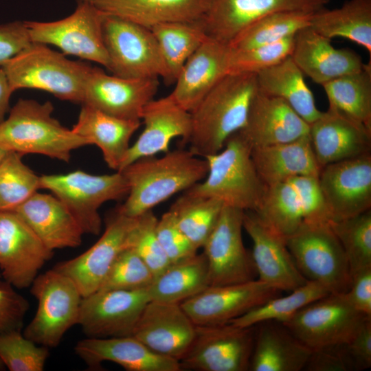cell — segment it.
<instances>
[{
    "mask_svg": "<svg viewBox=\"0 0 371 371\" xmlns=\"http://www.w3.org/2000/svg\"><path fill=\"white\" fill-rule=\"evenodd\" d=\"M14 211L52 251L76 248L82 243V229L53 194L36 192Z\"/></svg>",
    "mask_w": 371,
    "mask_h": 371,
    "instance_id": "obj_30",
    "label": "cell"
},
{
    "mask_svg": "<svg viewBox=\"0 0 371 371\" xmlns=\"http://www.w3.org/2000/svg\"><path fill=\"white\" fill-rule=\"evenodd\" d=\"M328 108L371 128V61L359 71L322 85Z\"/></svg>",
    "mask_w": 371,
    "mask_h": 371,
    "instance_id": "obj_39",
    "label": "cell"
},
{
    "mask_svg": "<svg viewBox=\"0 0 371 371\" xmlns=\"http://www.w3.org/2000/svg\"><path fill=\"white\" fill-rule=\"evenodd\" d=\"M1 68L13 92L20 89H36L63 100L82 104L91 66L71 60L47 45L33 42Z\"/></svg>",
    "mask_w": 371,
    "mask_h": 371,
    "instance_id": "obj_5",
    "label": "cell"
},
{
    "mask_svg": "<svg viewBox=\"0 0 371 371\" xmlns=\"http://www.w3.org/2000/svg\"><path fill=\"white\" fill-rule=\"evenodd\" d=\"M353 368L361 370L371 366V317L367 318L352 339L345 344Z\"/></svg>",
    "mask_w": 371,
    "mask_h": 371,
    "instance_id": "obj_53",
    "label": "cell"
},
{
    "mask_svg": "<svg viewBox=\"0 0 371 371\" xmlns=\"http://www.w3.org/2000/svg\"><path fill=\"white\" fill-rule=\"evenodd\" d=\"M162 56L166 84H174L183 65L208 37L201 19L161 23L150 28Z\"/></svg>",
    "mask_w": 371,
    "mask_h": 371,
    "instance_id": "obj_38",
    "label": "cell"
},
{
    "mask_svg": "<svg viewBox=\"0 0 371 371\" xmlns=\"http://www.w3.org/2000/svg\"><path fill=\"white\" fill-rule=\"evenodd\" d=\"M310 27L330 40L347 38L371 57V0H348L339 8H324L313 14Z\"/></svg>",
    "mask_w": 371,
    "mask_h": 371,
    "instance_id": "obj_37",
    "label": "cell"
},
{
    "mask_svg": "<svg viewBox=\"0 0 371 371\" xmlns=\"http://www.w3.org/2000/svg\"><path fill=\"white\" fill-rule=\"evenodd\" d=\"M317 181L330 221L370 210L371 153L324 166Z\"/></svg>",
    "mask_w": 371,
    "mask_h": 371,
    "instance_id": "obj_18",
    "label": "cell"
},
{
    "mask_svg": "<svg viewBox=\"0 0 371 371\" xmlns=\"http://www.w3.org/2000/svg\"><path fill=\"white\" fill-rule=\"evenodd\" d=\"M159 86L158 78H124L91 67L82 104L121 119L141 120L145 106L155 98Z\"/></svg>",
    "mask_w": 371,
    "mask_h": 371,
    "instance_id": "obj_21",
    "label": "cell"
},
{
    "mask_svg": "<svg viewBox=\"0 0 371 371\" xmlns=\"http://www.w3.org/2000/svg\"><path fill=\"white\" fill-rule=\"evenodd\" d=\"M32 43L25 21L0 24V68Z\"/></svg>",
    "mask_w": 371,
    "mask_h": 371,
    "instance_id": "obj_51",
    "label": "cell"
},
{
    "mask_svg": "<svg viewBox=\"0 0 371 371\" xmlns=\"http://www.w3.org/2000/svg\"><path fill=\"white\" fill-rule=\"evenodd\" d=\"M330 0H209L201 19L207 36L229 45L240 32L269 14L300 10L317 12Z\"/></svg>",
    "mask_w": 371,
    "mask_h": 371,
    "instance_id": "obj_20",
    "label": "cell"
},
{
    "mask_svg": "<svg viewBox=\"0 0 371 371\" xmlns=\"http://www.w3.org/2000/svg\"><path fill=\"white\" fill-rule=\"evenodd\" d=\"M291 57L304 75L322 86L359 71L365 65L357 53L347 48H335L330 39L310 26L295 34Z\"/></svg>",
    "mask_w": 371,
    "mask_h": 371,
    "instance_id": "obj_29",
    "label": "cell"
},
{
    "mask_svg": "<svg viewBox=\"0 0 371 371\" xmlns=\"http://www.w3.org/2000/svg\"><path fill=\"white\" fill-rule=\"evenodd\" d=\"M157 219L153 210L137 216L127 243L128 247L133 249L144 260L154 277L170 265L157 236Z\"/></svg>",
    "mask_w": 371,
    "mask_h": 371,
    "instance_id": "obj_47",
    "label": "cell"
},
{
    "mask_svg": "<svg viewBox=\"0 0 371 371\" xmlns=\"http://www.w3.org/2000/svg\"><path fill=\"white\" fill-rule=\"evenodd\" d=\"M313 14L292 10L269 14L247 27L229 45L235 49H248L294 36L310 26Z\"/></svg>",
    "mask_w": 371,
    "mask_h": 371,
    "instance_id": "obj_40",
    "label": "cell"
},
{
    "mask_svg": "<svg viewBox=\"0 0 371 371\" xmlns=\"http://www.w3.org/2000/svg\"><path fill=\"white\" fill-rule=\"evenodd\" d=\"M329 293L322 284L307 280L289 295L274 297L229 323L238 327H250L267 321L283 323L305 306Z\"/></svg>",
    "mask_w": 371,
    "mask_h": 371,
    "instance_id": "obj_42",
    "label": "cell"
},
{
    "mask_svg": "<svg viewBox=\"0 0 371 371\" xmlns=\"http://www.w3.org/2000/svg\"><path fill=\"white\" fill-rule=\"evenodd\" d=\"M8 153V151L5 150L3 147L0 146V163L4 159Z\"/></svg>",
    "mask_w": 371,
    "mask_h": 371,
    "instance_id": "obj_56",
    "label": "cell"
},
{
    "mask_svg": "<svg viewBox=\"0 0 371 371\" xmlns=\"http://www.w3.org/2000/svg\"><path fill=\"white\" fill-rule=\"evenodd\" d=\"M53 254L14 211L0 210V271L3 281L17 289L30 287Z\"/></svg>",
    "mask_w": 371,
    "mask_h": 371,
    "instance_id": "obj_17",
    "label": "cell"
},
{
    "mask_svg": "<svg viewBox=\"0 0 371 371\" xmlns=\"http://www.w3.org/2000/svg\"><path fill=\"white\" fill-rule=\"evenodd\" d=\"M257 91L255 74L223 76L190 112L188 150L203 158L220 151L227 139L245 126Z\"/></svg>",
    "mask_w": 371,
    "mask_h": 371,
    "instance_id": "obj_1",
    "label": "cell"
},
{
    "mask_svg": "<svg viewBox=\"0 0 371 371\" xmlns=\"http://www.w3.org/2000/svg\"><path fill=\"white\" fill-rule=\"evenodd\" d=\"M243 229L249 236L258 280L280 291H291L307 280L298 270L285 238L266 225L254 211H245Z\"/></svg>",
    "mask_w": 371,
    "mask_h": 371,
    "instance_id": "obj_22",
    "label": "cell"
},
{
    "mask_svg": "<svg viewBox=\"0 0 371 371\" xmlns=\"http://www.w3.org/2000/svg\"><path fill=\"white\" fill-rule=\"evenodd\" d=\"M344 295L355 310L371 317V267L352 276L350 288Z\"/></svg>",
    "mask_w": 371,
    "mask_h": 371,
    "instance_id": "obj_54",
    "label": "cell"
},
{
    "mask_svg": "<svg viewBox=\"0 0 371 371\" xmlns=\"http://www.w3.org/2000/svg\"><path fill=\"white\" fill-rule=\"evenodd\" d=\"M22 156L8 152L0 163V210L14 211L41 189L40 176L23 163Z\"/></svg>",
    "mask_w": 371,
    "mask_h": 371,
    "instance_id": "obj_44",
    "label": "cell"
},
{
    "mask_svg": "<svg viewBox=\"0 0 371 371\" xmlns=\"http://www.w3.org/2000/svg\"><path fill=\"white\" fill-rule=\"evenodd\" d=\"M150 300L146 289L99 290L82 298L78 324L86 337L131 336Z\"/></svg>",
    "mask_w": 371,
    "mask_h": 371,
    "instance_id": "obj_16",
    "label": "cell"
},
{
    "mask_svg": "<svg viewBox=\"0 0 371 371\" xmlns=\"http://www.w3.org/2000/svg\"><path fill=\"white\" fill-rule=\"evenodd\" d=\"M5 368L4 364L3 363L2 361L0 359V370H3Z\"/></svg>",
    "mask_w": 371,
    "mask_h": 371,
    "instance_id": "obj_57",
    "label": "cell"
},
{
    "mask_svg": "<svg viewBox=\"0 0 371 371\" xmlns=\"http://www.w3.org/2000/svg\"><path fill=\"white\" fill-rule=\"evenodd\" d=\"M251 155L266 186L297 176L318 177L321 170L309 135L290 142L253 148Z\"/></svg>",
    "mask_w": 371,
    "mask_h": 371,
    "instance_id": "obj_34",
    "label": "cell"
},
{
    "mask_svg": "<svg viewBox=\"0 0 371 371\" xmlns=\"http://www.w3.org/2000/svg\"><path fill=\"white\" fill-rule=\"evenodd\" d=\"M29 308L27 300L3 280L0 284V332L21 330Z\"/></svg>",
    "mask_w": 371,
    "mask_h": 371,
    "instance_id": "obj_50",
    "label": "cell"
},
{
    "mask_svg": "<svg viewBox=\"0 0 371 371\" xmlns=\"http://www.w3.org/2000/svg\"><path fill=\"white\" fill-rule=\"evenodd\" d=\"M249 370L300 371L305 368L312 350L282 324H257Z\"/></svg>",
    "mask_w": 371,
    "mask_h": 371,
    "instance_id": "obj_32",
    "label": "cell"
},
{
    "mask_svg": "<svg viewBox=\"0 0 371 371\" xmlns=\"http://www.w3.org/2000/svg\"><path fill=\"white\" fill-rule=\"evenodd\" d=\"M141 120L121 119L82 104L78 120L71 128L101 150L107 166L119 171L130 148V140Z\"/></svg>",
    "mask_w": 371,
    "mask_h": 371,
    "instance_id": "obj_31",
    "label": "cell"
},
{
    "mask_svg": "<svg viewBox=\"0 0 371 371\" xmlns=\"http://www.w3.org/2000/svg\"><path fill=\"white\" fill-rule=\"evenodd\" d=\"M12 90L3 69L0 68V124L5 120V115L9 110L10 99Z\"/></svg>",
    "mask_w": 371,
    "mask_h": 371,
    "instance_id": "obj_55",
    "label": "cell"
},
{
    "mask_svg": "<svg viewBox=\"0 0 371 371\" xmlns=\"http://www.w3.org/2000/svg\"><path fill=\"white\" fill-rule=\"evenodd\" d=\"M49 356L48 348L27 338L21 330L0 332V359L10 371H43Z\"/></svg>",
    "mask_w": 371,
    "mask_h": 371,
    "instance_id": "obj_45",
    "label": "cell"
},
{
    "mask_svg": "<svg viewBox=\"0 0 371 371\" xmlns=\"http://www.w3.org/2000/svg\"><path fill=\"white\" fill-rule=\"evenodd\" d=\"M196 325L181 304L150 300L133 336L161 355L179 361L190 346Z\"/></svg>",
    "mask_w": 371,
    "mask_h": 371,
    "instance_id": "obj_23",
    "label": "cell"
},
{
    "mask_svg": "<svg viewBox=\"0 0 371 371\" xmlns=\"http://www.w3.org/2000/svg\"><path fill=\"white\" fill-rule=\"evenodd\" d=\"M210 286L209 270L203 253L171 263L155 276L146 288L150 300L177 303L198 295Z\"/></svg>",
    "mask_w": 371,
    "mask_h": 371,
    "instance_id": "obj_36",
    "label": "cell"
},
{
    "mask_svg": "<svg viewBox=\"0 0 371 371\" xmlns=\"http://www.w3.org/2000/svg\"><path fill=\"white\" fill-rule=\"evenodd\" d=\"M30 287L38 306L23 334L38 345L56 348L78 324L83 297L72 280L54 268L38 275Z\"/></svg>",
    "mask_w": 371,
    "mask_h": 371,
    "instance_id": "obj_8",
    "label": "cell"
},
{
    "mask_svg": "<svg viewBox=\"0 0 371 371\" xmlns=\"http://www.w3.org/2000/svg\"><path fill=\"white\" fill-rule=\"evenodd\" d=\"M294 42L295 36L248 49H235L230 47L228 74H256L272 67L291 56Z\"/></svg>",
    "mask_w": 371,
    "mask_h": 371,
    "instance_id": "obj_48",
    "label": "cell"
},
{
    "mask_svg": "<svg viewBox=\"0 0 371 371\" xmlns=\"http://www.w3.org/2000/svg\"><path fill=\"white\" fill-rule=\"evenodd\" d=\"M104 13L90 3L77 0L69 16L50 22L25 21L34 43L58 47L65 55H73L107 68L102 23Z\"/></svg>",
    "mask_w": 371,
    "mask_h": 371,
    "instance_id": "obj_12",
    "label": "cell"
},
{
    "mask_svg": "<svg viewBox=\"0 0 371 371\" xmlns=\"http://www.w3.org/2000/svg\"><path fill=\"white\" fill-rule=\"evenodd\" d=\"M305 368L309 371H347L354 370L345 344L312 350Z\"/></svg>",
    "mask_w": 371,
    "mask_h": 371,
    "instance_id": "obj_52",
    "label": "cell"
},
{
    "mask_svg": "<svg viewBox=\"0 0 371 371\" xmlns=\"http://www.w3.org/2000/svg\"><path fill=\"white\" fill-rule=\"evenodd\" d=\"M2 282V281L0 280V284Z\"/></svg>",
    "mask_w": 371,
    "mask_h": 371,
    "instance_id": "obj_58",
    "label": "cell"
},
{
    "mask_svg": "<svg viewBox=\"0 0 371 371\" xmlns=\"http://www.w3.org/2000/svg\"><path fill=\"white\" fill-rule=\"evenodd\" d=\"M153 278L144 260L127 247L118 254L98 291L146 289Z\"/></svg>",
    "mask_w": 371,
    "mask_h": 371,
    "instance_id": "obj_46",
    "label": "cell"
},
{
    "mask_svg": "<svg viewBox=\"0 0 371 371\" xmlns=\"http://www.w3.org/2000/svg\"><path fill=\"white\" fill-rule=\"evenodd\" d=\"M230 53L229 45L207 37L183 65L170 95L190 112L228 74Z\"/></svg>",
    "mask_w": 371,
    "mask_h": 371,
    "instance_id": "obj_28",
    "label": "cell"
},
{
    "mask_svg": "<svg viewBox=\"0 0 371 371\" xmlns=\"http://www.w3.org/2000/svg\"><path fill=\"white\" fill-rule=\"evenodd\" d=\"M102 33L112 74L124 78L166 76V67L151 30L104 14Z\"/></svg>",
    "mask_w": 371,
    "mask_h": 371,
    "instance_id": "obj_9",
    "label": "cell"
},
{
    "mask_svg": "<svg viewBox=\"0 0 371 371\" xmlns=\"http://www.w3.org/2000/svg\"><path fill=\"white\" fill-rule=\"evenodd\" d=\"M238 132L251 149L290 142L308 135L309 124L282 99L257 91L245 124Z\"/></svg>",
    "mask_w": 371,
    "mask_h": 371,
    "instance_id": "obj_27",
    "label": "cell"
},
{
    "mask_svg": "<svg viewBox=\"0 0 371 371\" xmlns=\"http://www.w3.org/2000/svg\"><path fill=\"white\" fill-rule=\"evenodd\" d=\"M344 249L351 278L371 267V210L340 221H330Z\"/></svg>",
    "mask_w": 371,
    "mask_h": 371,
    "instance_id": "obj_43",
    "label": "cell"
},
{
    "mask_svg": "<svg viewBox=\"0 0 371 371\" xmlns=\"http://www.w3.org/2000/svg\"><path fill=\"white\" fill-rule=\"evenodd\" d=\"M102 12L114 15L150 29L155 25L203 18L209 0H81Z\"/></svg>",
    "mask_w": 371,
    "mask_h": 371,
    "instance_id": "obj_33",
    "label": "cell"
},
{
    "mask_svg": "<svg viewBox=\"0 0 371 371\" xmlns=\"http://www.w3.org/2000/svg\"><path fill=\"white\" fill-rule=\"evenodd\" d=\"M243 210L223 205L218 219L202 248L206 258L210 286L255 280L251 253L243 240Z\"/></svg>",
    "mask_w": 371,
    "mask_h": 371,
    "instance_id": "obj_14",
    "label": "cell"
},
{
    "mask_svg": "<svg viewBox=\"0 0 371 371\" xmlns=\"http://www.w3.org/2000/svg\"><path fill=\"white\" fill-rule=\"evenodd\" d=\"M141 120L144 128L130 148L120 170L133 161L170 150L175 138L187 144L191 131L190 113L181 108L170 95L153 99L144 107Z\"/></svg>",
    "mask_w": 371,
    "mask_h": 371,
    "instance_id": "obj_24",
    "label": "cell"
},
{
    "mask_svg": "<svg viewBox=\"0 0 371 371\" xmlns=\"http://www.w3.org/2000/svg\"><path fill=\"white\" fill-rule=\"evenodd\" d=\"M269 227L284 238L307 223L330 221L317 177L297 176L266 186L254 211Z\"/></svg>",
    "mask_w": 371,
    "mask_h": 371,
    "instance_id": "obj_10",
    "label": "cell"
},
{
    "mask_svg": "<svg viewBox=\"0 0 371 371\" xmlns=\"http://www.w3.org/2000/svg\"><path fill=\"white\" fill-rule=\"evenodd\" d=\"M281 291L257 280L210 286L181 305L196 326L227 324L278 296Z\"/></svg>",
    "mask_w": 371,
    "mask_h": 371,
    "instance_id": "obj_19",
    "label": "cell"
},
{
    "mask_svg": "<svg viewBox=\"0 0 371 371\" xmlns=\"http://www.w3.org/2000/svg\"><path fill=\"white\" fill-rule=\"evenodd\" d=\"M304 74L291 56L256 74L258 91L286 102L308 124L321 114Z\"/></svg>",
    "mask_w": 371,
    "mask_h": 371,
    "instance_id": "obj_35",
    "label": "cell"
},
{
    "mask_svg": "<svg viewBox=\"0 0 371 371\" xmlns=\"http://www.w3.org/2000/svg\"><path fill=\"white\" fill-rule=\"evenodd\" d=\"M156 234L170 264L186 260L198 253V249L181 230L169 210L157 219Z\"/></svg>",
    "mask_w": 371,
    "mask_h": 371,
    "instance_id": "obj_49",
    "label": "cell"
},
{
    "mask_svg": "<svg viewBox=\"0 0 371 371\" xmlns=\"http://www.w3.org/2000/svg\"><path fill=\"white\" fill-rule=\"evenodd\" d=\"M74 352L91 370L110 361L128 371H181L178 360L155 352L133 335L86 337L77 342Z\"/></svg>",
    "mask_w": 371,
    "mask_h": 371,
    "instance_id": "obj_26",
    "label": "cell"
},
{
    "mask_svg": "<svg viewBox=\"0 0 371 371\" xmlns=\"http://www.w3.org/2000/svg\"><path fill=\"white\" fill-rule=\"evenodd\" d=\"M368 317L355 310L344 293H330L305 306L282 323L315 350L348 343Z\"/></svg>",
    "mask_w": 371,
    "mask_h": 371,
    "instance_id": "obj_11",
    "label": "cell"
},
{
    "mask_svg": "<svg viewBox=\"0 0 371 371\" xmlns=\"http://www.w3.org/2000/svg\"><path fill=\"white\" fill-rule=\"evenodd\" d=\"M251 150L238 132L234 133L220 151L204 157L205 177L184 192L214 199L243 211H256L266 186L256 171Z\"/></svg>",
    "mask_w": 371,
    "mask_h": 371,
    "instance_id": "obj_4",
    "label": "cell"
},
{
    "mask_svg": "<svg viewBox=\"0 0 371 371\" xmlns=\"http://www.w3.org/2000/svg\"><path fill=\"white\" fill-rule=\"evenodd\" d=\"M223 206L218 200L183 192L169 210L181 230L199 250L213 230Z\"/></svg>",
    "mask_w": 371,
    "mask_h": 371,
    "instance_id": "obj_41",
    "label": "cell"
},
{
    "mask_svg": "<svg viewBox=\"0 0 371 371\" xmlns=\"http://www.w3.org/2000/svg\"><path fill=\"white\" fill-rule=\"evenodd\" d=\"M41 189L51 191L76 219L84 234L99 235L100 206L120 200L128 192V183L120 171L92 175L82 170L40 176Z\"/></svg>",
    "mask_w": 371,
    "mask_h": 371,
    "instance_id": "obj_6",
    "label": "cell"
},
{
    "mask_svg": "<svg viewBox=\"0 0 371 371\" xmlns=\"http://www.w3.org/2000/svg\"><path fill=\"white\" fill-rule=\"evenodd\" d=\"M53 104L19 99L0 124V146L21 155L39 154L68 162L71 152L90 145L52 116Z\"/></svg>",
    "mask_w": 371,
    "mask_h": 371,
    "instance_id": "obj_3",
    "label": "cell"
},
{
    "mask_svg": "<svg viewBox=\"0 0 371 371\" xmlns=\"http://www.w3.org/2000/svg\"><path fill=\"white\" fill-rule=\"evenodd\" d=\"M256 330V326L230 323L196 326L194 339L179 361L181 371L249 370Z\"/></svg>",
    "mask_w": 371,
    "mask_h": 371,
    "instance_id": "obj_13",
    "label": "cell"
},
{
    "mask_svg": "<svg viewBox=\"0 0 371 371\" xmlns=\"http://www.w3.org/2000/svg\"><path fill=\"white\" fill-rule=\"evenodd\" d=\"M308 135L321 169L370 153L371 128L330 108L309 124Z\"/></svg>",
    "mask_w": 371,
    "mask_h": 371,
    "instance_id": "obj_25",
    "label": "cell"
},
{
    "mask_svg": "<svg viewBox=\"0 0 371 371\" xmlns=\"http://www.w3.org/2000/svg\"><path fill=\"white\" fill-rule=\"evenodd\" d=\"M120 172L128 183V192L117 209L128 216L137 217L201 181L207 175V164L190 150L179 148L159 157L138 159Z\"/></svg>",
    "mask_w": 371,
    "mask_h": 371,
    "instance_id": "obj_2",
    "label": "cell"
},
{
    "mask_svg": "<svg viewBox=\"0 0 371 371\" xmlns=\"http://www.w3.org/2000/svg\"><path fill=\"white\" fill-rule=\"evenodd\" d=\"M302 275L317 282L330 293H345L351 276L344 249L330 221L307 223L285 238Z\"/></svg>",
    "mask_w": 371,
    "mask_h": 371,
    "instance_id": "obj_7",
    "label": "cell"
},
{
    "mask_svg": "<svg viewBox=\"0 0 371 371\" xmlns=\"http://www.w3.org/2000/svg\"><path fill=\"white\" fill-rule=\"evenodd\" d=\"M136 219L117 207L106 218L104 231L95 243L80 255L57 263L54 269L72 280L83 297L93 293L118 254L128 247V238Z\"/></svg>",
    "mask_w": 371,
    "mask_h": 371,
    "instance_id": "obj_15",
    "label": "cell"
}]
</instances>
